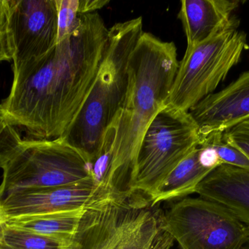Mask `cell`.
Here are the masks:
<instances>
[{"label":"cell","instance_id":"obj_1","mask_svg":"<svg viewBox=\"0 0 249 249\" xmlns=\"http://www.w3.org/2000/svg\"><path fill=\"white\" fill-rule=\"evenodd\" d=\"M109 29L99 13L46 54L13 69L10 92L0 103L6 124L31 138L62 137L88 96L107 45Z\"/></svg>","mask_w":249,"mask_h":249},{"label":"cell","instance_id":"obj_2","mask_svg":"<svg viewBox=\"0 0 249 249\" xmlns=\"http://www.w3.org/2000/svg\"><path fill=\"white\" fill-rule=\"evenodd\" d=\"M178 64L174 42L149 32L141 35L129 58L125 96L108 127L114 139L99 186L102 192H123V181L128 191L141 142L152 120L166 106Z\"/></svg>","mask_w":249,"mask_h":249},{"label":"cell","instance_id":"obj_3","mask_svg":"<svg viewBox=\"0 0 249 249\" xmlns=\"http://www.w3.org/2000/svg\"><path fill=\"white\" fill-rule=\"evenodd\" d=\"M142 17L115 23L109 29L103 61L88 96L62 136L94 162L104 134L124 102L128 85V62L143 34Z\"/></svg>","mask_w":249,"mask_h":249},{"label":"cell","instance_id":"obj_4","mask_svg":"<svg viewBox=\"0 0 249 249\" xmlns=\"http://www.w3.org/2000/svg\"><path fill=\"white\" fill-rule=\"evenodd\" d=\"M0 200L20 190L96 184L91 161L62 137H23L7 124L0 134Z\"/></svg>","mask_w":249,"mask_h":249},{"label":"cell","instance_id":"obj_5","mask_svg":"<svg viewBox=\"0 0 249 249\" xmlns=\"http://www.w3.org/2000/svg\"><path fill=\"white\" fill-rule=\"evenodd\" d=\"M133 193L99 195L88 207L76 249H172L162 211Z\"/></svg>","mask_w":249,"mask_h":249},{"label":"cell","instance_id":"obj_6","mask_svg":"<svg viewBox=\"0 0 249 249\" xmlns=\"http://www.w3.org/2000/svg\"><path fill=\"white\" fill-rule=\"evenodd\" d=\"M200 133L190 112L165 106L145 132L128 191L148 200L178 164L200 143Z\"/></svg>","mask_w":249,"mask_h":249},{"label":"cell","instance_id":"obj_7","mask_svg":"<svg viewBox=\"0 0 249 249\" xmlns=\"http://www.w3.org/2000/svg\"><path fill=\"white\" fill-rule=\"evenodd\" d=\"M247 47L244 31L231 29L194 46L187 47L178 64L166 105L189 112L213 93L241 61Z\"/></svg>","mask_w":249,"mask_h":249},{"label":"cell","instance_id":"obj_8","mask_svg":"<svg viewBox=\"0 0 249 249\" xmlns=\"http://www.w3.org/2000/svg\"><path fill=\"white\" fill-rule=\"evenodd\" d=\"M162 216L181 249H241L247 240V227L229 209L200 197L176 200Z\"/></svg>","mask_w":249,"mask_h":249},{"label":"cell","instance_id":"obj_9","mask_svg":"<svg viewBox=\"0 0 249 249\" xmlns=\"http://www.w3.org/2000/svg\"><path fill=\"white\" fill-rule=\"evenodd\" d=\"M6 34L13 69L46 54L57 44L55 0H8Z\"/></svg>","mask_w":249,"mask_h":249},{"label":"cell","instance_id":"obj_10","mask_svg":"<svg viewBox=\"0 0 249 249\" xmlns=\"http://www.w3.org/2000/svg\"><path fill=\"white\" fill-rule=\"evenodd\" d=\"M96 183L20 190L0 200L4 222L16 218L87 208L97 198Z\"/></svg>","mask_w":249,"mask_h":249},{"label":"cell","instance_id":"obj_11","mask_svg":"<svg viewBox=\"0 0 249 249\" xmlns=\"http://www.w3.org/2000/svg\"><path fill=\"white\" fill-rule=\"evenodd\" d=\"M189 112L200 135L225 132L249 119V70L222 90L206 96Z\"/></svg>","mask_w":249,"mask_h":249},{"label":"cell","instance_id":"obj_12","mask_svg":"<svg viewBox=\"0 0 249 249\" xmlns=\"http://www.w3.org/2000/svg\"><path fill=\"white\" fill-rule=\"evenodd\" d=\"M238 0H182L178 19L187 38V47L194 46L231 29H238L235 15Z\"/></svg>","mask_w":249,"mask_h":249},{"label":"cell","instance_id":"obj_13","mask_svg":"<svg viewBox=\"0 0 249 249\" xmlns=\"http://www.w3.org/2000/svg\"><path fill=\"white\" fill-rule=\"evenodd\" d=\"M196 194L229 209L249 225V171L231 165L216 168L199 184Z\"/></svg>","mask_w":249,"mask_h":249},{"label":"cell","instance_id":"obj_14","mask_svg":"<svg viewBox=\"0 0 249 249\" xmlns=\"http://www.w3.org/2000/svg\"><path fill=\"white\" fill-rule=\"evenodd\" d=\"M212 171L204 168L199 159L198 146L186 156L149 199L152 206L196 194L197 187Z\"/></svg>","mask_w":249,"mask_h":249},{"label":"cell","instance_id":"obj_15","mask_svg":"<svg viewBox=\"0 0 249 249\" xmlns=\"http://www.w3.org/2000/svg\"><path fill=\"white\" fill-rule=\"evenodd\" d=\"M87 209L88 207L25 216L10 219L5 222L40 235L61 239L74 240Z\"/></svg>","mask_w":249,"mask_h":249},{"label":"cell","instance_id":"obj_16","mask_svg":"<svg viewBox=\"0 0 249 249\" xmlns=\"http://www.w3.org/2000/svg\"><path fill=\"white\" fill-rule=\"evenodd\" d=\"M77 241L35 233L4 222L0 228V249H76Z\"/></svg>","mask_w":249,"mask_h":249},{"label":"cell","instance_id":"obj_17","mask_svg":"<svg viewBox=\"0 0 249 249\" xmlns=\"http://www.w3.org/2000/svg\"><path fill=\"white\" fill-rule=\"evenodd\" d=\"M58 13L57 43L70 36L80 25L82 17L109 4V0H55Z\"/></svg>","mask_w":249,"mask_h":249},{"label":"cell","instance_id":"obj_18","mask_svg":"<svg viewBox=\"0 0 249 249\" xmlns=\"http://www.w3.org/2000/svg\"><path fill=\"white\" fill-rule=\"evenodd\" d=\"M200 136V141L214 148L222 165L225 164L249 171V159L242 152L225 140L224 132H213Z\"/></svg>","mask_w":249,"mask_h":249},{"label":"cell","instance_id":"obj_19","mask_svg":"<svg viewBox=\"0 0 249 249\" xmlns=\"http://www.w3.org/2000/svg\"><path fill=\"white\" fill-rule=\"evenodd\" d=\"M224 137L249 159V119L224 132Z\"/></svg>","mask_w":249,"mask_h":249},{"label":"cell","instance_id":"obj_20","mask_svg":"<svg viewBox=\"0 0 249 249\" xmlns=\"http://www.w3.org/2000/svg\"><path fill=\"white\" fill-rule=\"evenodd\" d=\"M11 61V54L6 31L0 32V61Z\"/></svg>","mask_w":249,"mask_h":249},{"label":"cell","instance_id":"obj_21","mask_svg":"<svg viewBox=\"0 0 249 249\" xmlns=\"http://www.w3.org/2000/svg\"><path fill=\"white\" fill-rule=\"evenodd\" d=\"M8 0H0V32H4L7 27Z\"/></svg>","mask_w":249,"mask_h":249},{"label":"cell","instance_id":"obj_22","mask_svg":"<svg viewBox=\"0 0 249 249\" xmlns=\"http://www.w3.org/2000/svg\"><path fill=\"white\" fill-rule=\"evenodd\" d=\"M5 125V121H4V118H3L2 114H1V110H0V134H1V133H2L3 130H4Z\"/></svg>","mask_w":249,"mask_h":249},{"label":"cell","instance_id":"obj_23","mask_svg":"<svg viewBox=\"0 0 249 249\" xmlns=\"http://www.w3.org/2000/svg\"><path fill=\"white\" fill-rule=\"evenodd\" d=\"M247 230V237L244 246L241 249H249V225H246Z\"/></svg>","mask_w":249,"mask_h":249},{"label":"cell","instance_id":"obj_24","mask_svg":"<svg viewBox=\"0 0 249 249\" xmlns=\"http://www.w3.org/2000/svg\"><path fill=\"white\" fill-rule=\"evenodd\" d=\"M4 222H4V218H3L2 213H1V206H0V228H1V225H2Z\"/></svg>","mask_w":249,"mask_h":249}]
</instances>
